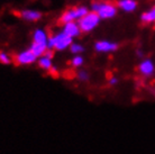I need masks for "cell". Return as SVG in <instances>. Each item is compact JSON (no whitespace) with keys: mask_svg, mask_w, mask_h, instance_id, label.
<instances>
[{"mask_svg":"<svg viewBox=\"0 0 155 154\" xmlns=\"http://www.w3.org/2000/svg\"><path fill=\"white\" fill-rule=\"evenodd\" d=\"M140 19L144 24H152L155 23V6L153 8H151L150 10L145 12L142 14Z\"/></svg>","mask_w":155,"mask_h":154,"instance_id":"14","label":"cell"},{"mask_svg":"<svg viewBox=\"0 0 155 154\" xmlns=\"http://www.w3.org/2000/svg\"><path fill=\"white\" fill-rule=\"evenodd\" d=\"M77 78L79 79L80 81H82V82H85V81L89 80L90 78V74L85 71V70H80V71H78L77 73Z\"/></svg>","mask_w":155,"mask_h":154,"instance_id":"18","label":"cell"},{"mask_svg":"<svg viewBox=\"0 0 155 154\" xmlns=\"http://www.w3.org/2000/svg\"><path fill=\"white\" fill-rule=\"evenodd\" d=\"M37 64L43 71H48L52 73L56 72V68L53 64V54L51 51H47L44 55L37 59Z\"/></svg>","mask_w":155,"mask_h":154,"instance_id":"6","label":"cell"},{"mask_svg":"<svg viewBox=\"0 0 155 154\" xmlns=\"http://www.w3.org/2000/svg\"><path fill=\"white\" fill-rule=\"evenodd\" d=\"M100 20V17L96 12H89L84 17H82L81 19L78 22V25H79L82 33H90L97 28Z\"/></svg>","mask_w":155,"mask_h":154,"instance_id":"4","label":"cell"},{"mask_svg":"<svg viewBox=\"0 0 155 154\" xmlns=\"http://www.w3.org/2000/svg\"><path fill=\"white\" fill-rule=\"evenodd\" d=\"M91 12H96L100 19H111L118 12L117 5L109 1H94L91 5Z\"/></svg>","mask_w":155,"mask_h":154,"instance_id":"1","label":"cell"},{"mask_svg":"<svg viewBox=\"0 0 155 154\" xmlns=\"http://www.w3.org/2000/svg\"><path fill=\"white\" fill-rule=\"evenodd\" d=\"M138 71H140V73L144 77H151L153 75L155 71V65L154 63L151 61V60H143V61L140 63V65H138Z\"/></svg>","mask_w":155,"mask_h":154,"instance_id":"10","label":"cell"},{"mask_svg":"<svg viewBox=\"0 0 155 154\" xmlns=\"http://www.w3.org/2000/svg\"><path fill=\"white\" fill-rule=\"evenodd\" d=\"M89 12V9L84 6H78V7H73L68 9L63 12L61 17H60V22L62 24H68V23H78L81 19L82 17H84Z\"/></svg>","mask_w":155,"mask_h":154,"instance_id":"3","label":"cell"},{"mask_svg":"<svg viewBox=\"0 0 155 154\" xmlns=\"http://www.w3.org/2000/svg\"><path fill=\"white\" fill-rule=\"evenodd\" d=\"M62 32L65 35H68L71 38H75L78 36H80L82 32L80 29V27L78 25V23H68V24H63L62 27Z\"/></svg>","mask_w":155,"mask_h":154,"instance_id":"9","label":"cell"},{"mask_svg":"<svg viewBox=\"0 0 155 154\" xmlns=\"http://www.w3.org/2000/svg\"><path fill=\"white\" fill-rule=\"evenodd\" d=\"M29 49H31V52L37 56V59L41 58L42 55H44L47 51H50L47 45H44V44H37V43H31V45Z\"/></svg>","mask_w":155,"mask_h":154,"instance_id":"13","label":"cell"},{"mask_svg":"<svg viewBox=\"0 0 155 154\" xmlns=\"http://www.w3.org/2000/svg\"><path fill=\"white\" fill-rule=\"evenodd\" d=\"M118 49V44L111 41H107V39H102V41H98L94 44V51L98 53H111Z\"/></svg>","mask_w":155,"mask_h":154,"instance_id":"7","label":"cell"},{"mask_svg":"<svg viewBox=\"0 0 155 154\" xmlns=\"http://www.w3.org/2000/svg\"><path fill=\"white\" fill-rule=\"evenodd\" d=\"M108 83L109 85H111V87H114V85H116L117 83H118V79H117L116 77H111L110 79L108 80Z\"/></svg>","mask_w":155,"mask_h":154,"instance_id":"19","label":"cell"},{"mask_svg":"<svg viewBox=\"0 0 155 154\" xmlns=\"http://www.w3.org/2000/svg\"><path fill=\"white\" fill-rule=\"evenodd\" d=\"M137 55H138V56H142L143 54H142V52H140V51H137Z\"/></svg>","mask_w":155,"mask_h":154,"instance_id":"20","label":"cell"},{"mask_svg":"<svg viewBox=\"0 0 155 154\" xmlns=\"http://www.w3.org/2000/svg\"><path fill=\"white\" fill-rule=\"evenodd\" d=\"M19 17L23 20L29 22V23H35L42 19V12L34 9H24L19 12Z\"/></svg>","mask_w":155,"mask_h":154,"instance_id":"8","label":"cell"},{"mask_svg":"<svg viewBox=\"0 0 155 154\" xmlns=\"http://www.w3.org/2000/svg\"><path fill=\"white\" fill-rule=\"evenodd\" d=\"M70 51L71 53L74 54V55H80L81 53H83V51H84V47L82 44L80 43H72L70 46Z\"/></svg>","mask_w":155,"mask_h":154,"instance_id":"16","label":"cell"},{"mask_svg":"<svg viewBox=\"0 0 155 154\" xmlns=\"http://www.w3.org/2000/svg\"><path fill=\"white\" fill-rule=\"evenodd\" d=\"M48 38H50V36L47 34V32L43 28H37L33 33V43L44 44V45L48 46Z\"/></svg>","mask_w":155,"mask_h":154,"instance_id":"11","label":"cell"},{"mask_svg":"<svg viewBox=\"0 0 155 154\" xmlns=\"http://www.w3.org/2000/svg\"><path fill=\"white\" fill-rule=\"evenodd\" d=\"M84 63V59L81 54L80 55H74L73 58L71 59V65L75 68V69H80Z\"/></svg>","mask_w":155,"mask_h":154,"instance_id":"15","label":"cell"},{"mask_svg":"<svg viewBox=\"0 0 155 154\" xmlns=\"http://www.w3.org/2000/svg\"><path fill=\"white\" fill-rule=\"evenodd\" d=\"M15 62L18 65H31L37 62V56L31 52V49H27L16 54Z\"/></svg>","mask_w":155,"mask_h":154,"instance_id":"5","label":"cell"},{"mask_svg":"<svg viewBox=\"0 0 155 154\" xmlns=\"http://www.w3.org/2000/svg\"><path fill=\"white\" fill-rule=\"evenodd\" d=\"M117 8L125 12H133L137 9V1L136 0H118Z\"/></svg>","mask_w":155,"mask_h":154,"instance_id":"12","label":"cell"},{"mask_svg":"<svg viewBox=\"0 0 155 154\" xmlns=\"http://www.w3.org/2000/svg\"><path fill=\"white\" fill-rule=\"evenodd\" d=\"M73 43V38L69 37L62 31L51 35L48 38V50H55L58 52L70 49L71 44Z\"/></svg>","mask_w":155,"mask_h":154,"instance_id":"2","label":"cell"},{"mask_svg":"<svg viewBox=\"0 0 155 154\" xmlns=\"http://www.w3.org/2000/svg\"><path fill=\"white\" fill-rule=\"evenodd\" d=\"M0 63H1V64H5V65L10 64V63H12V56L8 53L0 52Z\"/></svg>","mask_w":155,"mask_h":154,"instance_id":"17","label":"cell"}]
</instances>
